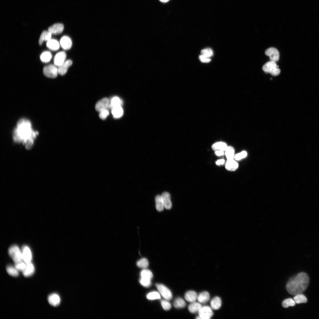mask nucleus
<instances>
[{"instance_id": "obj_35", "label": "nucleus", "mask_w": 319, "mask_h": 319, "mask_svg": "<svg viewBox=\"0 0 319 319\" xmlns=\"http://www.w3.org/2000/svg\"><path fill=\"white\" fill-rule=\"evenodd\" d=\"M137 266L139 268L146 269L149 266V262L147 259L142 258L139 260L137 263Z\"/></svg>"}, {"instance_id": "obj_23", "label": "nucleus", "mask_w": 319, "mask_h": 319, "mask_svg": "<svg viewBox=\"0 0 319 319\" xmlns=\"http://www.w3.org/2000/svg\"><path fill=\"white\" fill-rule=\"evenodd\" d=\"M238 167V163L234 159L228 160L226 164V168L229 171H235L237 169Z\"/></svg>"}, {"instance_id": "obj_22", "label": "nucleus", "mask_w": 319, "mask_h": 319, "mask_svg": "<svg viewBox=\"0 0 319 319\" xmlns=\"http://www.w3.org/2000/svg\"><path fill=\"white\" fill-rule=\"evenodd\" d=\"M46 46L51 50L55 51L59 49L60 44L57 40L54 39H50L47 41Z\"/></svg>"}, {"instance_id": "obj_45", "label": "nucleus", "mask_w": 319, "mask_h": 319, "mask_svg": "<svg viewBox=\"0 0 319 319\" xmlns=\"http://www.w3.org/2000/svg\"><path fill=\"white\" fill-rule=\"evenodd\" d=\"M215 154L218 156H222L224 154V151H216Z\"/></svg>"}, {"instance_id": "obj_16", "label": "nucleus", "mask_w": 319, "mask_h": 319, "mask_svg": "<svg viewBox=\"0 0 319 319\" xmlns=\"http://www.w3.org/2000/svg\"><path fill=\"white\" fill-rule=\"evenodd\" d=\"M48 299L50 305L54 307L59 305L61 302L59 296L56 293L52 294L49 295Z\"/></svg>"}, {"instance_id": "obj_44", "label": "nucleus", "mask_w": 319, "mask_h": 319, "mask_svg": "<svg viewBox=\"0 0 319 319\" xmlns=\"http://www.w3.org/2000/svg\"><path fill=\"white\" fill-rule=\"evenodd\" d=\"M225 162V160L223 159H221L218 160L216 162V164L217 165H220L223 164Z\"/></svg>"}, {"instance_id": "obj_10", "label": "nucleus", "mask_w": 319, "mask_h": 319, "mask_svg": "<svg viewBox=\"0 0 319 319\" xmlns=\"http://www.w3.org/2000/svg\"><path fill=\"white\" fill-rule=\"evenodd\" d=\"M22 253L23 260L26 263L30 262L32 259V255L30 248L27 245L23 246Z\"/></svg>"}, {"instance_id": "obj_2", "label": "nucleus", "mask_w": 319, "mask_h": 319, "mask_svg": "<svg viewBox=\"0 0 319 319\" xmlns=\"http://www.w3.org/2000/svg\"><path fill=\"white\" fill-rule=\"evenodd\" d=\"M309 283V278L308 275L301 273L291 278L286 285L288 292L291 295H295L300 294L307 289Z\"/></svg>"}, {"instance_id": "obj_27", "label": "nucleus", "mask_w": 319, "mask_h": 319, "mask_svg": "<svg viewBox=\"0 0 319 319\" xmlns=\"http://www.w3.org/2000/svg\"><path fill=\"white\" fill-rule=\"evenodd\" d=\"M228 146L226 143L224 142H219L214 144L212 146V148L214 151H225Z\"/></svg>"}, {"instance_id": "obj_37", "label": "nucleus", "mask_w": 319, "mask_h": 319, "mask_svg": "<svg viewBox=\"0 0 319 319\" xmlns=\"http://www.w3.org/2000/svg\"><path fill=\"white\" fill-rule=\"evenodd\" d=\"M147 298L150 300H154L161 298L159 293L157 292H153L149 293L147 296Z\"/></svg>"}, {"instance_id": "obj_29", "label": "nucleus", "mask_w": 319, "mask_h": 319, "mask_svg": "<svg viewBox=\"0 0 319 319\" xmlns=\"http://www.w3.org/2000/svg\"><path fill=\"white\" fill-rule=\"evenodd\" d=\"M111 110L112 114L115 118H120L123 115V110L121 106L116 107L112 108Z\"/></svg>"}, {"instance_id": "obj_9", "label": "nucleus", "mask_w": 319, "mask_h": 319, "mask_svg": "<svg viewBox=\"0 0 319 319\" xmlns=\"http://www.w3.org/2000/svg\"><path fill=\"white\" fill-rule=\"evenodd\" d=\"M265 54L269 56L270 61L276 62L280 58V53L278 50L274 47H271L267 49L265 51Z\"/></svg>"}, {"instance_id": "obj_33", "label": "nucleus", "mask_w": 319, "mask_h": 319, "mask_svg": "<svg viewBox=\"0 0 319 319\" xmlns=\"http://www.w3.org/2000/svg\"><path fill=\"white\" fill-rule=\"evenodd\" d=\"M173 305L176 308H184L186 305V303L183 299L178 298L175 300Z\"/></svg>"}, {"instance_id": "obj_7", "label": "nucleus", "mask_w": 319, "mask_h": 319, "mask_svg": "<svg viewBox=\"0 0 319 319\" xmlns=\"http://www.w3.org/2000/svg\"><path fill=\"white\" fill-rule=\"evenodd\" d=\"M211 308L208 306H202L198 312L199 316L201 319H209L213 315Z\"/></svg>"}, {"instance_id": "obj_17", "label": "nucleus", "mask_w": 319, "mask_h": 319, "mask_svg": "<svg viewBox=\"0 0 319 319\" xmlns=\"http://www.w3.org/2000/svg\"><path fill=\"white\" fill-rule=\"evenodd\" d=\"M161 197L164 208L167 210L170 209L172 207V204L169 194L167 192H165L162 194Z\"/></svg>"}, {"instance_id": "obj_30", "label": "nucleus", "mask_w": 319, "mask_h": 319, "mask_svg": "<svg viewBox=\"0 0 319 319\" xmlns=\"http://www.w3.org/2000/svg\"><path fill=\"white\" fill-rule=\"evenodd\" d=\"M225 151V155L228 160L234 159L235 156V151L233 147L228 146Z\"/></svg>"}, {"instance_id": "obj_13", "label": "nucleus", "mask_w": 319, "mask_h": 319, "mask_svg": "<svg viewBox=\"0 0 319 319\" xmlns=\"http://www.w3.org/2000/svg\"><path fill=\"white\" fill-rule=\"evenodd\" d=\"M60 43L61 47L65 50L70 49L72 46L71 39L67 36H64L61 38Z\"/></svg>"}, {"instance_id": "obj_42", "label": "nucleus", "mask_w": 319, "mask_h": 319, "mask_svg": "<svg viewBox=\"0 0 319 319\" xmlns=\"http://www.w3.org/2000/svg\"><path fill=\"white\" fill-rule=\"evenodd\" d=\"M99 113L100 118L103 120L106 119L109 115V113L108 109H106L100 111Z\"/></svg>"}, {"instance_id": "obj_46", "label": "nucleus", "mask_w": 319, "mask_h": 319, "mask_svg": "<svg viewBox=\"0 0 319 319\" xmlns=\"http://www.w3.org/2000/svg\"><path fill=\"white\" fill-rule=\"evenodd\" d=\"M159 1L161 2L166 3L168 2L170 0H159Z\"/></svg>"}, {"instance_id": "obj_4", "label": "nucleus", "mask_w": 319, "mask_h": 319, "mask_svg": "<svg viewBox=\"0 0 319 319\" xmlns=\"http://www.w3.org/2000/svg\"><path fill=\"white\" fill-rule=\"evenodd\" d=\"M9 253L15 263L23 261L22 251L18 245H13L11 246L9 250Z\"/></svg>"}, {"instance_id": "obj_39", "label": "nucleus", "mask_w": 319, "mask_h": 319, "mask_svg": "<svg viewBox=\"0 0 319 319\" xmlns=\"http://www.w3.org/2000/svg\"><path fill=\"white\" fill-rule=\"evenodd\" d=\"M26 266V263L23 261L15 263V266L17 269L20 271L23 272L25 269Z\"/></svg>"}, {"instance_id": "obj_41", "label": "nucleus", "mask_w": 319, "mask_h": 319, "mask_svg": "<svg viewBox=\"0 0 319 319\" xmlns=\"http://www.w3.org/2000/svg\"><path fill=\"white\" fill-rule=\"evenodd\" d=\"M247 156V153L245 151H243L235 156L234 158L237 161H239L245 158Z\"/></svg>"}, {"instance_id": "obj_14", "label": "nucleus", "mask_w": 319, "mask_h": 319, "mask_svg": "<svg viewBox=\"0 0 319 319\" xmlns=\"http://www.w3.org/2000/svg\"><path fill=\"white\" fill-rule=\"evenodd\" d=\"M72 64L73 62L71 60L66 61L61 65L58 67V74L62 76L65 75L67 73L69 68L72 65Z\"/></svg>"}, {"instance_id": "obj_25", "label": "nucleus", "mask_w": 319, "mask_h": 319, "mask_svg": "<svg viewBox=\"0 0 319 319\" xmlns=\"http://www.w3.org/2000/svg\"><path fill=\"white\" fill-rule=\"evenodd\" d=\"M210 297V295L208 292L204 291L199 294L198 296L197 299L200 303H204L209 300Z\"/></svg>"}, {"instance_id": "obj_43", "label": "nucleus", "mask_w": 319, "mask_h": 319, "mask_svg": "<svg viewBox=\"0 0 319 319\" xmlns=\"http://www.w3.org/2000/svg\"><path fill=\"white\" fill-rule=\"evenodd\" d=\"M199 59L203 63H209L211 61L210 58L202 54L200 56Z\"/></svg>"}, {"instance_id": "obj_34", "label": "nucleus", "mask_w": 319, "mask_h": 319, "mask_svg": "<svg viewBox=\"0 0 319 319\" xmlns=\"http://www.w3.org/2000/svg\"><path fill=\"white\" fill-rule=\"evenodd\" d=\"M52 55L51 53L48 51H45L40 56L41 60L43 62L46 63L49 62L51 59Z\"/></svg>"}, {"instance_id": "obj_31", "label": "nucleus", "mask_w": 319, "mask_h": 319, "mask_svg": "<svg viewBox=\"0 0 319 319\" xmlns=\"http://www.w3.org/2000/svg\"><path fill=\"white\" fill-rule=\"evenodd\" d=\"M293 299L296 303L298 304L306 303L308 301L306 297L301 293L295 295Z\"/></svg>"}, {"instance_id": "obj_36", "label": "nucleus", "mask_w": 319, "mask_h": 319, "mask_svg": "<svg viewBox=\"0 0 319 319\" xmlns=\"http://www.w3.org/2000/svg\"><path fill=\"white\" fill-rule=\"evenodd\" d=\"M296 303L294 300L290 298L284 300L282 303V306L285 308H287L289 306H294Z\"/></svg>"}, {"instance_id": "obj_21", "label": "nucleus", "mask_w": 319, "mask_h": 319, "mask_svg": "<svg viewBox=\"0 0 319 319\" xmlns=\"http://www.w3.org/2000/svg\"><path fill=\"white\" fill-rule=\"evenodd\" d=\"M123 104L122 100L116 96L112 98L110 101L109 108L111 109L115 107L121 106Z\"/></svg>"}, {"instance_id": "obj_3", "label": "nucleus", "mask_w": 319, "mask_h": 319, "mask_svg": "<svg viewBox=\"0 0 319 319\" xmlns=\"http://www.w3.org/2000/svg\"><path fill=\"white\" fill-rule=\"evenodd\" d=\"M263 69L265 73H269L274 76L279 75L281 71L276 62L272 61L265 64L263 67Z\"/></svg>"}, {"instance_id": "obj_20", "label": "nucleus", "mask_w": 319, "mask_h": 319, "mask_svg": "<svg viewBox=\"0 0 319 319\" xmlns=\"http://www.w3.org/2000/svg\"><path fill=\"white\" fill-rule=\"evenodd\" d=\"M202 306L200 303L195 301L191 303L188 306V309L191 313H195L198 312Z\"/></svg>"}, {"instance_id": "obj_24", "label": "nucleus", "mask_w": 319, "mask_h": 319, "mask_svg": "<svg viewBox=\"0 0 319 319\" xmlns=\"http://www.w3.org/2000/svg\"><path fill=\"white\" fill-rule=\"evenodd\" d=\"M222 305V301L221 298L218 296L214 297L212 299L211 303V307L213 310L219 309Z\"/></svg>"}, {"instance_id": "obj_18", "label": "nucleus", "mask_w": 319, "mask_h": 319, "mask_svg": "<svg viewBox=\"0 0 319 319\" xmlns=\"http://www.w3.org/2000/svg\"><path fill=\"white\" fill-rule=\"evenodd\" d=\"M35 270L34 265L31 262H30L26 263V268L22 273L23 275L25 277H28L33 275L35 272Z\"/></svg>"}, {"instance_id": "obj_1", "label": "nucleus", "mask_w": 319, "mask_h": 319, "mask_svg": "<svg viewBox=\"0 0 319 319\" xmlns=\"http://www.w3.org/2000/svg\"><path fill=\"white\" fill-rule=\"evenodd\" d=\"M38 132L32 129L31 122L28 119L22 118L19 120L17 126L14 130L12 137L14 141L17 143H22L24 146H33Z\"/></svg>"}, {"instance_id": "obj_11", "label": "nucleus", "mask_w": 319, "mask_h": 319, "mask_svg": "<svg viewBox=\"0 0 319 319\" xmlns=\"http://www.w3.org/2000/svg\"><path fill=\"white\" fill-rule=\"evenodd\" d=\"M110 101L106 98H104L98 101L96 103L95 108L99 112L109 108Z\"/></svg>"}, {"instance_id": "obj_38", "label": "nucleus", "mask_w": 319, "mask_h": 319, "mask_svg": "<svg viewBox=\"0 0 319 319\" xmlns=\"http://www.w3.org/2000/svg\"><path fill=\"white\" fill-rule=\"evenodd\" d=\"M202 54L210 58L213 56V50L210 48H207L203 49L201 51Z\"/></svg>"}, {"instance_id": "obj_32", "label": "nucleus", "mask_w": 319, "mask_h": 319, "mask_svg": "<svg viewBox=\"0 0 319 319\" xmlns=\"http://www.w3.org/2000/svg\"><path fill=\"white\" fill-rule=\"evenodd\" d=\"M6 270L8 273L10 275L17 277L19 275V271L15 267L11 265H9L6 267Z\"/></svg>"}, {"instance_id": "obj_8", "label": "nucleus", "mask_w": 319, "mask_h": 319, "mask_svg": "<svg viewBox=\"0 0 319 319\" xmlns=\"http://www.w3.org/2000/svg\"><path fill=\"white\" fill-rule=\"evenodd\" d=\"M156 286L160 293L166 300H169L172 298L171 292L166 286L161 284H157Z\"/></svg>"}, {"instance_id": "obj_28", "label": "nucleus", "mask_w": 319, "mask_h": 319, "mask_svg": "<svg viewBox=\"0 0 319 319\" xmlns=\"http://www.w3.org/2000/svg\"><path fill=\"white\" fill-rule=\"evenodd\" d=\"M156 208L158 212L163 211L164 208L161 196H157L155 199Z\"/></svg>"}, {"instance_id": "obj_15", "label": "nucleus", "mask_w": 319, "mask_h": 319, "mask_svg": "<svg viewBox=\"0 0 319 319\" xmlns=\"http://www.w3.org/2000/svg\"><path fill=\"white\" fill-rule=\"evenodd\" d=\"M64 26L61 24H56L50 27L48 29V31L52 34H61L63 31Z\"/></svg>"}, {"instance_id": "obj_5", "label": "nucleus", "mask_w": 319, "mask_h": 319, "mask_svg": "<svg viewBox=\"0 0 319 319\" xmlns=\"http://www.w3.org/2000/svg\"><path fill=\"white\" fill-rule=\"evenodd\" d=\"M141 276L140 282L141 284L146 287L150 286L153 277L152 272L149 270L145 269L141 271Z\"/></svg>"}, {"instance_id": "obj_6", "label": "nucleus", "mask_w": 319, "mask_h": 319, "mask_svg": "<svg viewBox=\"0 0 319 319\" xmlns=\"http://www.w3.org/2000/svg\"><path fill=\"white\" fill-rule=\"evenodd\" d=\"M43 72L45 76L51 78H56L58 74V68L56 66L53 65H50L44 67Z\"/></svg>"}, {"instance_id": "obj_26", "label": "nucleus", "mask_w": 319, "mask_h": 319, "mask_svg": "<svg viewBox=\"0 0 319 319\" xmlns=\"http://www.w3.org/2000/svg\"><path fill=\"white\" fill-rule=\"evenodd\" d=\"M52 34L48 31H44L41 34L39 40V44L41 45L44 41H48L51 39Z\"/></svg>"}, {"instance_id": "obj_12", "label": "nucleus", "mask_w": 319, "mask_h": 319, "mask_svg": "<svg viewBox=\"0 0 319 319\" xmlns=\"http://www.w3.org/2000/svg\"><path fill=\"white\" fill-rule=\"evenodd\" d=\"M66 54L64 51H61L57 53L54 59V63L56 66L61 65L66 61Z\"/></svg>"}, {"instance_id": "obj_40", "label": "nucleus", "mask_w": 319, "mask_h": 319, "mask_svg": "<svg viewBox=\"0 0 319 319\" xmlns=\"http://www.w3.org/2000/svg\"><path fill=\"white\" fill-rule=\"evenodd\" d=\"M166 300H162L161 304L163 309L166 310H169L171 308V305L170 303Z\"/></svg>"}, {"instance_id": "obj_19", "label": "nucleus", "mask_w": 319, "mask_h": 319, "mask_svg": "<svg viewBox=\"0 0 319 319\" xmlns=\"http://www.w3.org/2000/svg\"><path fill=\"white\" fill-rule=\"evenodd\" d=\"M198 295L196 292L194 291H189L185 294V299L188 302L192 303L196 301L198 299Z\"/></svg>"}]
</instances>
